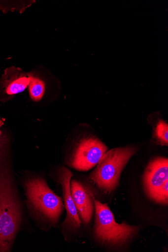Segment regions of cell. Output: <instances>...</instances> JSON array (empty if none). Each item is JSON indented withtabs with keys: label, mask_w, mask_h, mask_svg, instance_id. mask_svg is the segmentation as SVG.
Segmentation results:
<instances>
[{
	"label": "cell",
	"mask_w": 168,
	"mask_h": 252,
	"mask_svg": "<svg viewBox=\"0 0 168 252\" xmlns=\"http://www.w3.org/2000/svg\"><path fill=\"white\" fill-rule=\"evenodd\" d=\"M9 174L0 170V252H8L18 231L21 211Z\"/></svg>",
	"instance_id": "cell-1"
},
{
	"label": "cell",
	"mask_w": 168,
	"mask_h": 252,
	"mask_svg": "<svg viewBox=\"0 0 168 252\" xmlns=\"http://www.w3.org/2000/svg\"><path fill=\"white\" fill-rule=\"evenodd\" d=\"M136 148L128 147L112 149L106 153L90 178L101 189L110 193L118 186L122 172Z\"/></svg>",
	"instance_id": "cell-2"
},
{
	"label": "cell",
	"mask_w": 168,
	"mask_h": 252,
	"mask_svg": "<svg viewBox=\"0 0 168 252\" xmlns=\"http://www.w3.org/2000/svg\"><path fill=\"white\" fill-rule=\"evenodd\" d=\"M95 208V234L101 243L112 246L125 244L138 233L139 227L117 223L107 204L93 197Z\"/></svg>",
	"instance_id": "cell-3"
},
{
	"label": "cell",
	"mask_w": 168,
	"mask_h": 252,
	"mask_svg": "<svg viewBox=\"0 0 168 252\" xmlns=\"http://www.w3.org/2000/svg\"><path fill=\"white\" fill-rule=\"evenodd\" d=\"M26 189L28 198L37 210L53 221L59 218L63 208L62 200L43 180H30L27 183Z\"/></svg>",
	"instance_id": "cell-4"
},
{
	"label": "cell",
	"mask_w": 168,
	"mask_h": 252,
	"mask_svg": "<svg viewBox=\"0 0 168 252\" xmlns=\"http://www.w3.org/2000/svg\"><path fill=\"white\" fill-rule=\"evenodd\" d=\"M107 151L106 146L95 137L84 139L77 148L71 166L79 171H87L100 163Z\"/></svg>",
	"instance_id": "cell-5"
},
{
	"label": "cell",
	"mask_w": 168,
	"mask_h": 252,
	"mask_svg": "<svg viewBox=\"0 0 168 252\" xmlns=\"http://www.w3.org/2000/svg\"><path fill=\"white\" fill-rule=\"evenodd\" d=\"M143 184L148 196L156 201L159 193L168 182V160L157 158L150 163L143 175Z\"/></svg>",
	"instance_id": "cell-6"
},
{
	"label": "cell",
	"mask_w": 168,
	"mask_h": 252,
	"mask_svg": "<svg viewBox=\"0 0 168 252\" xmlns=\"http://www.w3.org/2000/svg\"><path fill=\"white\" fill-rule=\"evenodd\" d=\"M73 174L67 169L64 168L60 175L62 186L65 208L67 216L64 223L71 228H79L81 220L70 191V181Z\"/></svg>",
	"instance_id": "cell-7"
},
{
	"label": "cell",
	"mask_w": 168,
	"mask_h": 252,
	"mask_svg": "<svg viewBox=\"0 0 168 252\" xmlns=\"http://www.w3.org/2000/svg\"><path fill=\"white\" fill-rule=\"evenodd\" d=\"M70 191L79 216L85 223L91 220L94 207L90 195L86 189L79 182L73 180L70 183Z\"/></svg>",
	"instance_id": "cell-8"
},
{
	"label": "cell",
	"mask_w": 168,
	"mask_h": 252,
	"mask_svg": "<svg viewBox=\"0 0 168 252\" xmlns=\"http://www.w3.org/2000/svg\"><path fill=\"white\" fill-rule=\"evenodd\" d=\"M29 83L30 78L28 74L19 68L11 67L5 71L2 85L7 95H14L25 91L29 86Z\"/></svg>",
	"instance_id": "cell-9"
},
{
	"label": "cell",
	"mask_w": 168,
	"mask_h": 252,
	"mask_svg": "<svg viewBox=\"0 0 168 252\" xmlns=\"http://www.w3.org/2000/svg\"><path fill=\"white\" fill-rule=\"evenodd\" d=\"M28 75L30 78L29 87L30 96L34 101H39L45 93V83L33 73H28Z\"/></svg>",
	"instance_id": "cell-10"
},
{
	"label": "cell",
	"mask_w": 168,
	"mask_h": 252,
	"mask_svg": "<svg viewBox=\"0 0 168 252\" xmlns=\"http://www.w3.org/2000/svg\"><path fill=\"white\" fill-rule=\"evenodd\" d=\"M155 135L158 143L163 146L168 144V125L162 120L158 122L155 128Z\"/></svg>",
	"instance_id": "cell-11"
},
{
	"label": "cell",
	"mask_w": 168,
	"mask_h": 252,
	"mask_svg": "<svg viewBox=\"0 0 168 252\" xmlns=\"http://www.w3.org/2000/svg\"><path fill=\"white\" fill-rule=\"evenodd\" d=\"M5 120L2 119L1 118H0V129H1L2 126L4 125ZM1 131L0 130V136L1 135Z\"/></svg>",
	"instance_id": "cell-12"
}]
</instances>
